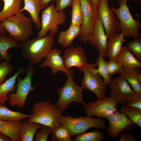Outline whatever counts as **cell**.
Returning a JSON list of instances; mask_svg holds the SVG:
<instances>
[{"mask_svg": "<svg viewBox=\"0 0 141 141\" xmlns=\"http://www.w3.org/2000/svg\"><path fill=\"white\" fill-rule=\"evenodd\" d=\"M54 42V36L49 34L43 38H29L19 43L20 57L27 60L33 66L46 57Z\"/></svg>", "mask_w": 141, "mask_h": 141, "instance_id": "1", "label": "cell"}, {"mask_svg": "<svg viewBox=\"0 0 141 141\" xmlns=\"http://www.w3.org/2000/svg\"><path fill=\"white\" fill-rule=\"evenodd\" d=\"M32 110L33 114L28 120L48 126L51 133L55 127L61 124L60 120L63 112L49 101L35 103Z\"/></svg>", "mask_w": 141, "mask_h": 141, "instance_id": "2", "label": "cell"}, {"mask_svg": "<svg viewBox=\"0 0 141 141\" xmlns=\"http://www.w3.org/2000/svg\"><path fill=\"white\" fill-rule=\"evenodd\" d=\"M2 22L8 36L19 43L29 39L33 34V25L30 17H27L20 10Z\"/></svg>", "mask_w": 141, "mask_h": 141, "instance_id": "3", "label": "cell"}, {"mask_svg": "<svg viewBox=\"0 0 141 141\" xmlns=\"http://www.w3.org/2000/svg\"><path fill=\"white\" fill-rule=\"evenodd\" d=\"M127 0H118L119 7L116 8L113 5L110 8L118 18L119 22L121 33L126 37L133 38H141L139 30L141 23L139 18L137 20L133 17L127 4Z\"/></svg>", "mask_w": 141, "mask_h": 141, "instance_id": "4", "label": "cell"}, {"mask_svg": "<svg viewBox=\"0 0 141 141\" xmlns=\"http://www.w3.org/2000/svg\"><path fill=\"white\" fill-rule=\"evenodd\" d=\"M66 19L64 13L57 11L55 5L51 3L42 11L40 18L41 27L37 33V37H43L48 32L49 34L54 36L58 32V26L64 23Z\"/></svg>", "mask_w": 141, "mask_h": 141, "instance_id": "5", "label": "cell"}, {"mask_svg": "<svg viewBox=\"0 0 141 141\" xmlns=\"http://www.w3.org/2000/svg\"><path fill=\"white\" fill-rule=\"evenodd\" d=\"M67 77L63 86L57 88L56 90L59 98L56 105L62 112L68 108L72 102L80 103L84 105L86 104L83 97V90L74 82L73 75H69Z\"/></svg>", "mask_w": 141, "mask_h": 141, "instance_id": "6", "label": "cell"}, {"mask_svg": "<svg viewBox=\"0 0 141 141\" xmlns=\"http://www.w3.org/2000/svg\"><path fill=\"white\" fill-rule=\"evenodd\" d=\"M60 122L68 127L71 137L83 134L90 128L104 130L106 127L104 120L98 117L93 118L89 116L75 118L68 115L67 116L62 115Z\"/></svg>", "mask_w": 141, "mask_h": 141, "instance_id": "7", "label": "cell"}, {"mask_svg": "<svg viewBox=\"0 0 141 141\" xmlns=\"http://www.w3.org/2000/svg\"><path fill=\"white\" fill-rule=\"evenodd\" d=\"M35 71L33 66L29 64L26 69L27 74L25 78L22 79L20 77H18L16 92H12L8 95V102L10 106H16L20 108L25 107L27 96L35 89L31 83L32 78Z\"/></svg>", "mask_w": 141, "mask_h": 141, "instance_id": "8", "label": "cell"}, {"mask_svg": "<svg viewBox=\"0 0 141 141\" xmlns=\"http://www.w3.org/2000/svg\"><path fill=\"white\" fill-rule=\"evenodd\" d=\"M96 67L95 64L87 63L79 69L84 75L81 87L83 90H87L94 93L98 99H103L106 96L107 86L101 76L93 71Z\"/></svg>", "mask_w": 141, "mask_h": 141, "instance_id": "9", "label": "cell"}, {"mask_svg": "<svg viewBox=\"0 0 141 141\" xmlns=\"http://www.w3.org/2000/svg\"><path fill=\"white\" fill-rule=\"evenodd\" d=\"M83 20L80 26L79 40L84 43L88 41L90 35L98 19V7L91 0H80Z\"/></svg>", "mask_w": 141, "mask_h": 141, "instance_id": "10", "label": "cell"}, {"mask_svg": "<svg viewBox=\"0 0 141 141\" xmlns=\"http://www.w3.org/2000/svg\"><path fill=\"white\" fill-rule=\"evenodd\" d=\"M118 104L115 101L106 96L103 98L86 103L84 106L85 113L87 116H96L108 119L116 111Z\"/></svg>", "mask_w": 141, "mask_h": 141, "instance_id": "11", "label": "cell"}, {"mask_svg": "<svg viewBox=\"0 0 141 141\" xmlns=\"http://www.w3.org/2000/svg\"><path fill=\"white\" fill-rule=\"evenodd\" d=\"M109 0H101L98 6V19L101 22L108 38L120 31L119 22L108 5Z\"/></svg>", "mask_w": 141, "mask_h": 141, "instance_id": "12", "label": "cell"}, {"mask_svg": "<svg viewBox=\"0 0 141 141\" xmlns=\"http://www.w3.org/2000/svg\"><path fill=\"white\" fill-rule=\"evenodd\" d=\"M108 86L110 90L109 97L120 104L124 105L128 97L135 93L126 79L121 75L111 79Z\"/></svg>", "mask_w": 141, "mask_h": 141, "instance_id": "13", "label": "cell"}, {"mask_svg": "<svg viewBox=\"0 0 141 141\" xmlns=\"http://www.w3.org/2000/svg\"><path fill=\"white\" fill-rule=\"evenodd\" d=\"M107 119L109 126L107 131L112 138L119 137L121 133L131 131L136 125L126 115L117 111Z\"/></svg>", "mask_w": 141, "mask_h": 141, "instance_id": "14", "label": "cell"}, {"mask_svg": "<svg viewBox=\"0 0 141 141\" xmlns=\"http://www.w3.org/2000/svg\"><path fill=\"white\" fill-rule=\"evenodd\" d=\"M62 58L67 69L73 67L80 69L87 63L85 50L81 46L67 49L64 52Z\"/></svg>", "mask_w": 141, "mask_h": 141, "instance_id": "15", "label": "cell"}, {"mask_svg": "<svg viewBox=\"0 0 141 141\" xmlns=\"http://www.w3.org/2000/svg\"><path fill=\"white\" fill-rule=\"evenodd\" d=\"M61 49L56 48L52 49L40 65V68H50L53 76L57 74L60 71L64 72L67 76L73 75L74 72L72 70L67 69L66 68L62 57L61 55Z\"/></svg>", "mask_w": 141, "mask_h": 141, "instance_id": "16", "label": "cell"}, {"mask_svg": "<svg viewBox=\"0 0 141 141\" xmlns=\"http://www.w3.org/2000/svg\"><path fill=\"white\" fill-rule=\"evenodd\" d=\"M108 38L102 23L98 19L90 35L88 42L105 57L106 56Z\"/></svg>", "mask_w": 141, "mask_h": 141, "instance_id": "17", "label": "cell"}, {"mask_svg": "<svg viewBox=\"0 0 141 141\" xmlns=\"http://www.w3.org/2000/svg\"><path fill=\"white\" fill-rule=\"evenodd\" d=\"M125 36L122 33L114 34L109 38L106 56L110 60H115L121 52Z\"/></svg>", "mask_w": 141, "mask_h": 141, "instance_id": "18", "label": "cell"}, {"mask_svg": "<svg viewBox=\"0 0 141 141\" xmlns=\"http://www.w3.org/2000/svg\"><path fill=\"white\" fill-rule=\"evenodd\" d=\"M26 71L24 67L21 66L13 76L4 83L0 84V103L4 104L8 101V94L10 92L15 91L16 79L20 75Z\"/></svg>", "mask_w": 141, "mask_h": 141, "instance_id": "19", "label": "cell"}, {"mask_svg": "<svg viewBox=\"0 0 141 141\" xmlns=\"http://www.w3.org/2000/svg\"><path fill=\"white\" fill-rule=\"evenodd\" d=\"M24 6L20 11H27L30 15L33 24L37 29L41 28V23L39 15L41 9L40 0H22Z\"/></svg>", "mask_w": 141, "mask_h": 141, "instance_id": "20", "label": "cell"}, {"mask_svg": "<svg viewBox=\"0 0 141 141\" xmlns=\"http://www.w3.org/2000/svg\"><path fill=\"white\" fill-rule=\"evenodd\" d=\"M115 60L124 68H140L141 63L130 52L126 46L122 47Z\"/></svg>", "mask_w": 141, "mask_h": 141, "instance_id": "21", "label": "cell"}, {"mask_svg": "<svg viewBox=\"0 0 141 141\" xmlns=\"http://www.w3.org/2000/svg\"><path fill=\"white\" fill-rule=\"evenodd\" d=\"M21 121L7 122L0 120V132L9 137L12 141H21Z\"/></svg>", "mask_w": 141, "mask_h": 141, "instance_id": "22", "label": "cell"}, {"mask_svg": "<svg viewBox=\"0 0 141 141\" xmlns=\"http://www.w3.org/2000/svg\"><path fill=\"white\" fill-rule=\"evenodd\" d=\"M19 43L6 34L0 35V55L5 61L9 62L11 58L10 53L8 52L11 48H20Z\"/></svg>", "mask_w": 141, "mask_h": 141, "instance_id": "23", "label": "cell"}, {"mask_svg": "<svg viewBox=\"0 0 141 141\" xmlns=\"http://www.w3.org/2000/svg\"><path fill=\"white\" fill-rule=\"evenodd\" d=\"M80 30V26L70 25L67 30L60 32L58 42L63 48L71 46L74 39L79 36Z\"/></svg>", "mask_w": 141, "mask_h": 141, "instance_id": "24", "label": "cell"}, {"mask_svg": "<svg viewBox=\"0 0 141 141\" xmlns=\"http://www.w3.org/2000/svg\"><path fill=\"white\" fill-rule=\"evenodd\" d=\"M42 125L28 120L21 121L20 134L21 141H33L37 130L41 127Z\"/></svg>", "mask_w": 141, "mask_h": 141, "instance_id": "25", "label": "cell"}, {"mask_svg": "<svg viewBox=\"0 0 141 141\" xmlns=\"http://www.w3.org/2000/svg\"><path fill=\"white\" fill-rule=\"evenodd\" d=\"M137 68H124L120 74L130 84L135 93L141 94V85L138 79Z\"/></svg>", "mask_w": 141, "mask_h": 141, "instance_id": "26", "label": "cell"}, {"mask_svg": "<svg viewBox=\"0 0 141 141\" xmlns=\"http://www.w3.org/2000/svg\"><path fill=\"white\" fill-rule=\"evenodd\" d=\"M4 3L0 11V22L16 14L21 9L22 0H1Z\"/></svg>", "mask_w": 141, "mask_h": 141, "instance_id": "27", "label": "cell"}, {"mask_svg": "<svg viewBox=\"0 0 141 141\" xmlns=\"http://www.w3.org/2000/svg\"><path fill=\"white\" fill-rule=\"evenodd\" d=\"M31 115L10 110L4 104L0 103V120L7 122L19 121L29 118Z\"/></svg>", "mask_w": 141, "mask_h": 141, "instance_id": "28", "label": "cell"}, {"mask_svg": "<svg viewBox=\"0 0 141 141\" xmlns=\"http://www.w3.org/2000/svg\"><path fill=\"white\" fill-rule=\"evenodd\" d=\"M104 57L102 55L99 54L95 61V64L98 68L93 69L96 73H98L103 78L104 82L108 86L111 81V78L110 76L107 66V62L105 60Z\"/></svg>", "mask_w": 141, "mask_h": 141, "instance_id": "29", "label": "cell"}, {"mask_svg": "<svg viewBox=\"0 0 141 141\" xmlns=\"http://www.w3.org/2000/svg\"><path fill=\"white\" fill-rule=\"evenodd\" d=\"M51 140L53 141H72L71 134L68 127L61 125L55 127L52 131Z\"/></svg>", "mask_w": 141, "mask_h": 141, "instance_id": "30", "label": "cell"}, {"mask_svg": "<svg viewBox=\"0 0 141 141\" xmlns=\"http://www.w3.org/2000/svg\"><path fill=\"white\" fill-rule=\"evenodd\" d=\"M71 21L70 25L80 26L83 20L80 0H74L71 5Z\"/></svg>", "mask_w": 141, "mask_h": 141, "instance_id": "31", "label": "cell"}, {"mask_svg": "<svg viewBox=\"0 0 141 141\" xmlns=\"http://www.w3.org/2000/svg\"><path fill=\"white\" fill-rule=\"evenodd\" d=\"M121 112L141 128V109L124 105L121 108Z\"/></svg>", "mask_w": 141, "mask_h": 141, "instance_id": "32", "label": "cell"}, {"mask_svg": "<svg viewBox=\"0 0 141 141\" xmlns=\"http://www.w3.org/2000/svg\"><path fill=\"white\" fill-rule=\"evenodd\" d=\"M104 133L100 130L84 133L78 135L74 138L75 141H101L104 139Z\"/></svg>", "mask_w": 141, "mask_h": 141, "instance_id": "33", "label": "cell"}, {"mask_svg": "<svg viewBox=\"0 0 141 141\" xmlns=\"http://www.w3.org/2000/svg\"><path fill=\"white\" fill-rule=\"evenodd\" d=\"M128 50L134 55L139 61H141V39L136 38L128 41L126 46Z\"/></svg>", "mask_w": 141, "mask_h": 141, "instance_id": "34", "label": "cell"}, {"mask_svg": "<svg viewBox=\"0 0 141 141\" xmlns=\"http://www.w3.org/2000/svg\"><path fill=\"white\" fill-rule=\"evenodd\" d=\"M14 68L9 62L5 61L0 63V84L3 83L6 76L13 71Z\"/></svg>", "mask_w": 141, "mask_h": 141, "instance_id": "35", "label": "cell"}, {"mask_svg": "<svg viewBox=\"0 0 141 141\" xmlns=\"http://www.w3.org/2000/svg\"><path fill=\"white\" fill-rule=\"evenodd\" d=\"M124 105L141 109V94L135 93L130 96L127 98Z\"/></svg>", "mask_w": 141, "mask_h": 141, "instance_id": "36", "label": "cell"}, {"mask_svg": "<svg viewBox=\"0 0 141 141\" xmlns=\"http://www.w3.org/2000/svg\"><path fill=\"white\" fill-rule=\"evenodd\" d=\"M40 128V130L37 131L35 134V141H48L49 135L51 133L49 127L46 125H42Z\"/></svg>", "mask_w": 141, "mask_h": 141, "instance_id": "37", "label": "cell"}, {"mask_svg": "<svg viewBox=\"0 0 141 141\" xmlns=\"http://www.w3.org/2000/svg\"><path fill=\"white\" fill-rule=\"evenodd\" d=\"M107 66L110 76L115 74H120L123 67L115 60H110L107 62Z\"/></svg>", "mask_w": 141, "mask_h": 141, "instance_id": "38", "label": "cell"}, {"mask_svg": "<svg viewBox=\"0 0 141 141\" xmlns=\"http://www.w3.org/2000/svg\"><path fill=\"white\" fill-rule=\"evenodd\" d=\"M55 8L58 11H63L67 7L71 6L74 0H55Z\"/></svg>", "mask_w": 141, "mask_h": 141, "instance_id": "39", "label": "cell"}, {"mask_svg": "<svg viewBox=\"0 0 141 141\" xmlns=\"http://www.w3.org/2000/svg\"><path fill=\"white\" fill-rule=\"evenodd\" d=\"M119 139L120 141H135V137L130 133L125 132L121 133Z\"/></svg>", "mask_w": 141, "mask_h": 141, "instance_id": "40", "label": "cell"}, {"mask_svg": "<svg viewBox=\"0 0 141 141\" xmlns=\"http://www.w3.org/2000/svg\"><path fill=\"white\" fill-rule=\"evenodd\" d=\"M41 6L42 9H43L49 5V3L54 0H40Z\"/></svg>", "mask_w": 141, "mask_h": 141, "instance_id": "41", "label": "cell"}, {"mask_svg": "<svg viewBox=\"0 0 141 141\" xmlns=\"http://www.w3.org/2000/svg\"><path fill=\"white\" fill-rule=\"evenodd\" d=\"M0 141H12L8 136L0 132Z\"/></svg>", "mask_w": 141, "mask_h": 141, "instance_id": "42", "label": "cell"}, {"mask_svg": "<svg viewBox=\"0 0 141 141\" xmlns=\"http://www.w3.org/2000/svg\"><path fill=\"white\" fill-rule=\"evenodd\" d=\"M6 32L2 22H0V35L6 34Z\"/></svg>", "mask_w": 141, "mask_h": 141, "instance_id": "43", "label": "cell"}, {"mask_svg": "<svg viewBox=\"0 0 141 141\" xmlns=\"http://www.w3.org/2000/svg\"><path fill=\"white\" fill-rule=\"evenodd\" d=\"M93 4L98 7L101 0H91Z\"/></svg>", "mask_w": 141, "mask_h": 141, "instance_id": "44", "label": "cell"}, {"mask_svg": "<svg viewBox=\"0 0 141 141\" xmlns=\"http://www.w3.org/2000/svg\"><path fill=\"white\" fill-rule=\"evenodd\" d=\"M3 60H4L3 58L1 57V56L0 55V63Z\"/></svg>", "mask_w": 141, "mask_h": 141, "instance_id": "45", "label": "cell"}, {"mask_svg": "<svg viewBox=\"0 0 141 141\" xmlns=\"http://www.w3.org/2000/svg\"><path fill=\"white\" fill-rule=\"evenodd\" d=\"M131 1H133V2H136L137 1H140L141 0H130Z\"/></svg>", "mask_w": 141, "mask_h": 141, "instance_id": "46", "label": "cell"}]
</instances>
